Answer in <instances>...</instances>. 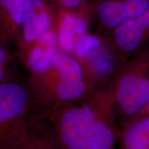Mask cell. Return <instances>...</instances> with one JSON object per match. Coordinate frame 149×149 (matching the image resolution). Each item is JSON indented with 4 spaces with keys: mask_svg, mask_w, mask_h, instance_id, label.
I'll use <instances>...</instances> for the list:
<instances>
[{
    "mask_svg": "<svg viewBox=\"0 0 149 149\" xmlns=\"http://www.w3.org/2000/svg\"><path fill=\"white\" fill-rule=\"evenodd\" d=\"M51 125L59 149H114L120 128L111 93L93 92L79 103L42 114Z\"/></svg>",
    "mask_w": 149,
    "mask_h": 149,
    "instance_id": "1",
    "label": "cell"
},
{
    "mask_svg": "<svg viewBox=\"0 0 149 149\" xmlns=\"http://www.w3.org/2000/svg\"><path fill=\"white\" fill-rule=\"evenodd\" d=\"M26 82L34 107L42 114L79 103L95 92L79 59L59 49L46 68L30 73Z\"/></svg>",
    "mask_w": 149,
    "mask_h": 149,
    "instance_id": "2",
    "label": "cell"
},
{
    "mask_svg": "<svg viewBox=\"0 0 149 149\" xmlns=\"http://www.w3.org/2000/svg\"><path fill=\"white\" fill-rule=\"evenodd\" d=\"M108 90L121 122L145 109L149 102V45L118 67Z\"/></svg>",
    "mask_w": 149,
    "mask_h": 149,
    "instance_id": "3",
    "label": "cell"
},
{
    "mask_svg": "<svg viewBox=\"0 0 149 149\" xmlns=\"http://www.w3.org/2000/svg\"><path fill=\"white\" fill-rule=\"evenodd\" d=\"M34 104L27 82L0 86V149H17L26 139Z\"/></svg>",
    "mask_w": 149,
    "mask_h": 149,
    "instance_id": "4",
    "label": "cell"
},
{
    "mask_svg": "<svg viewBox=\"0 0 149 149\" xmlns=\"http://www.w3.org/2000/svg\"><path fill=\"white\" fill-rule=\"evenodd\" d=\"M72 53L82 64L91 89H108L119 64L102 37L87 33L78 41Z\"/></svg>",
    "mask_w": 149,
    "mask_h": 149,
    "instance_id": "5",
    "label": "cell"
},
{
    "mask_svg": "<svg viewBox=\"0 0 149 149\" xmlns=\"http://www.w3.org/2000/svg\"><path fill=\"white\" fill-rule=\"evenodd\" d=\"M99 35L120 66L149 45V8L139 15Z\"/></svg>",
    "mask_w": 149,
    "mask_h": 149,
    "instance_id": "6",
    "label": "cell"
},
{
    "mask_svg": "<svg viewBox=\"0 0 149 149\" xmlns=\"http://www.w3.org/2000/svg\"><path fill=\"white\" fill-rule=\"evenodd\" d=\"M149 8V0H89L91 24L102 35Z\"/></svg>",
    "mask_w": 149,
    "mask_h": 149,
    "instance_id": "7",
    "label": "cell"
},
{
    "mask_svg": "<svg viewBox=\"0 0 149 149\" xmlns=\"http://www.w3.org/2000/svg\"><path fill=\"white\" fill-rule=\"evenodd\" d=\"M59 11L47 0H26L18 56L46 33L56 29Z\"/></svg>",
    "mask_w": 149,
    "mask_h": 149,
    "instance_id": "8",
    "label": "cell"
},
{
    "mask_svg": "<svg viewBox=\"0 0 149 149\" xmlns=\"http://www.w3.org/2000/svg\"><path fill=\"white\" fill-rule=\"evenodd\" d=\"M26 0H0V40L15 46L21 40Z\"/></svg>",
    "mask_w": 149,
    "mask_h": 149,
    "instance_id": "9",
    "label": "cell"
},
{
    "mask_svg": "<svg viewBox=\"0 0 149 149\" xmlns=\"http://www.w3.org/2000/svg\"><path fill=\"white\" fill-rule=\"evenodd\" d=\"M58 50L57 31L54 29L41 37L26 51L19 55V59L30 73L40 71L51 64Z\"/></svg>",
    "mask_w": 149,
    "mask_h": 149,
    "instance_id": "10",
    "label": "cell"
},
{
    "mask_svg": "<svg viewBox=\"0 0 149 149\" xmlns=\"http://www.w3.org/2000/svg\"><path fill=\"white\" fill-rule=\"evenodd\" d=\"M90 25L88 20L81 17L59 11L56 28L59 49L72 53L78 41L89 33Z\"/></svg>",
    "mask_w": 149,
    "mask_h": 149,
    "instance_id": "11",
    "label": "cell"
},
{
    "mask_svg": "<svg viewBox=\"0 0 149 149\" xmlns=\"http://www.w3.org/2000/svg\"><path fill=\"white\" fill-rule=\"evenodd\" d=\"M120 149H149V114L121 122Z\"/></svg>",
    "mask_w": 149,
    "mask_h": 149,
    "instance_id": "12",
    "label": "cell"
},
{
    "mask_svg": "<svg viewBox=\"0 0 149 149\" xmlns=\"http://www.w3.org/2000/svg\"><path fill=\"white\" fill-rule=\"evenodd\" d=\"M38 123L32 119L29 135L17 149H59L51 127Z\"/></svg>",
    "mask_w": 149,
    "mask_h": 149,
    "instance_id": "13",
    "label": "cell"
},
{
    "mask_svg": "<svg viewBox=\"0 0 149 149\" xmlns=\"http://www.w3.org/2000/svg\"><path fill=\"white\" fill-rule=\"evenodd\" d=\"M12 46L0 40V86L17 79V65L19 59L17 50L13 51Z\"/></svg>",
    "mask_w": 149,
    "mask_h": 149,
    "instance_id": "14",
    "label": "cell"
},
{
    "mask_svg": "<svg viewBox=\"0 0 149 149\" xmlns=\"http://www.w3.org/2000/svg\"><path fill=\"white\" fill-rule=\"evenodd\" d=\"M58 11L73 14L91 23L89 0H47Z\"/></svg>",
    "mask_w": 149,
    "mask_h": 149,
    "instance_id": "15",
    "label": "cell"
},
{
    "mask_svg": "<svg viewBox=\"0 0 149 149\" xmlns=\"http://www.w3.org/2000/svg\"><path fill=\"white\" fill-rule=\"evenodd\" d=\"M141 114H149V102L148 104H147L146 107H145V109L143 110V111H141L139 115H141Z\"/></svg>",
    "mask_w": 149,
    "mask_h": 149,
    "instance_id": "16",
    "label": "cell"
}]
</instances>
